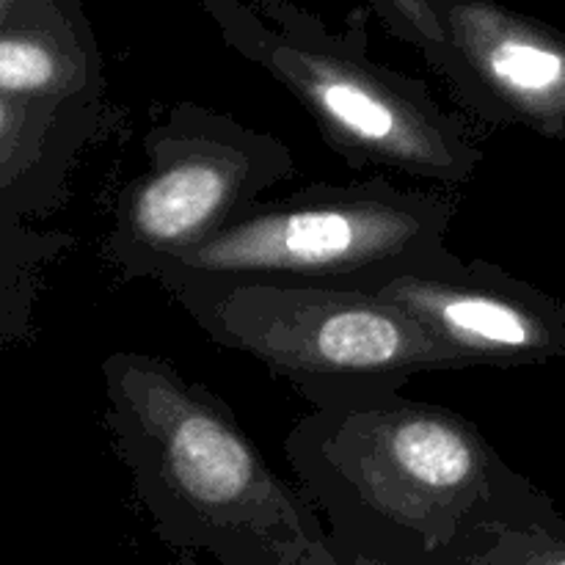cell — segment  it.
Here are the masks:
<instances>
[{
    "label": "cell",
    "instance_id": "6da1fadb",
    "mask_svg": "<svg viewBox=\"0 0 565 565\" xmlns=\"http://www.w3.org/2000/svg\"><path fill=\"white\" fill-rule=\"evenodd\" d=\"M285 452L337 550L390 565H463L550 500L472 419L403 395L315 408Z\"/></svg>",
    "mask_w": 565,
    "mask_h": 565
},
{
    "label": "cell",
    "instance_id": "5b68a950",
    "mask_svg": "<svg viewBox=\"0 0 565 565\" xmlns=\"http://www.w3.org/2000/svg\"><path fill=\"white\" fill-rule=\"evenodd\" d=\"M171 296L210 340L290 381L315 408L386 401L417 375L463 370L375 292L232 285Z\"/></svg>",
    "mask_w": 565,
    "mask_h": 565
},
{
    "label": "cell",
    "instance_id": "8fae6325",
    "mask_svg": "<svg viewBox=\"0 0 565 565\" xmlns=\"http://www.w3.org/2000/svg\"><path fill=\"white\" fill-rule=\"evenodd\" d=\"M66 248L64 232L0 226V353L31 340L47 270Z\"/></svg>",
    "mask_w": 565,
    "mask_h": 565
},
{
    "label": "cell",
    "instance_id": "30bf717a",
    "mask_svg": "<svg viewBox=\"0 0 565 565\" xmlns=\"http://www.w3.org/2000/svg\"><path fill=\"white\" fill-rule=\"evenodd\" d=\"M0 94L103 105L105 72L81 0H28L0 22Z\"/></svg>",
    "mask_w": 565,
    "mask_h": 565
},
{
    "label": "cell",
    "instance_id": "9c48e42d",
    "mask_svg": "<svg viewBox=\"0 0 565 565\" xmlns=\"http://www.w3.org/2000/svg\"><path fill=\"white\" fill-rule=\"evenodd\" d=\"M103 105H55L0 94V226H31L66 202L72 171Z\"/></svg>",
    "mask_w": 565,
    "mask_h": 565
},
{
    "label": "cell",
    "instance_id": "5bb4252c",
    "mask_svg": "<svg viewBox=\"0 0 565 565\" xmlns=\"http://www.w3.org/2000/svg\"><path fill=\"white\" fill-rule=\"evenodd\" d=\"M340 557H342V563H345V565H390V563L375 561V557L359 555V552H342L340 550Z\"/></svg>",
    "mask_w": 565,
    "mask_h": 565
},
{
    "label": "cell",
    "instance_id": "7a4b0ae2",
    "mask_svg": "<svg viewBox=\"0 0 565 565\" xmlns=\"http://www.w3.org/2000/svg\"><path fill=\"white\" fill-rule=\"evenodd\" d=\"M103 381L108 428L166 544L221 565H345L307 494L207 386L141 351L110 353Z\"/></svg>",
    "mask_w": 565,
    "mask_h": 565
},
{
    "label": "cell",
    "instance_id": "52a82bcc",
    "mask_svg": "<svg viewBox=\"0 0 565 565\" xmlns=\"http://www.w3.org/2000/svg\"><path fill=\"white\" fill-rule=\"evenodd\" d=\"M375 296L412 318L463 370L565 359V301L489 259L447 254Z\"/></svg>",
    "mask_w": 565,
    "mask_h": 565
},
{
    "label": "cell",
    "instance_id": "8992f818",
    "mask_svg": "<svg viewBox=\"0 0 565 565\" xmlns=\"http://www.w3.org/2000/svg\"><path fill=\"white\" fill-rule=\"evenodd\" d=\"M143 149L147 171L119 193L105 243L127 279H152L296 169L279 138L196 103L174 105L147 132Z\"/></svg>",
    "mask_w": 565,
    "mask_h": 565
},
{
    "label": "cell",
    "instance_id": "277c9868",
    "mask_svg": "<svg viewBox=\"0 0 565 565\" xmlns=\"http://www.w3.org/2000/svg\"><path fill=\"white\" fill-rule=\"evenodd\" d=\"M456 204L406 191L386 177L301 188L259 202L152 281L166 292L232 285H290L379 292L450 254Z\"/></svg>",
    "mask_w": 565,
    "mask_h": 565
},
{
    "label": "cell",
    "instance_id": "9a60e30c",
    "mask_svg": "<svg viewBox=\"0 0 565 565\" xmlns=\"http://www.w3.org/2000/svg\"><path fill=\"white\" fill-rule=\"evenodd\" d=\"M22 3H28V0H0V22L9 20V17L14 14Z\"/></svg>",
    "mask_w": 565,
    "mask_h": 565
},
{
    "label": "cell",
    "instance_id": "3957f363",
    "mask_svg": "<svg viewBox=\"0 0 565 565\" xmlns=\"http://www.w3.org/2000/svg\"><path fill=\"white\" fill-rule=\"evenodd\" d=\"M226 42L274 75L318 125L323 141L353 169L463 185L483 152L467 125L441 108L423 81L379 64L367 28L353 17L329 33L287 0H204Z\"/></svg>",
    "mask_w": 565,
    "mask_h": 565
},
{
    "label": "cell",
    "instance_id": "7c38bea8",
    "mask_svg": "<svg viewBox=\"0 0 565 565\" xmlns=\"http://www.w3.org/2000/svg\"><path fill=\"white\" fill-rule=\"evenodd\" d=\"M463 565H565V516L552 500L502 524Z\"/></svg>",
    "mask_w": 565,
    "mask_h": 565
},
{
    "label": "cell",
    "instance_id": "ba28073f",
    "mask_svg": "<svg viewBox=\"0 0 565 565\" xmlns=\"http://www.w3.org/2000/svg\"><path fill=\"white\" fill-rule=\"evenodd\" d=\"M452 92L489 125L565 141V33L494 0H439Z\"/></svg>",
    "mask_w": 565,
    "mask_h": 565
},
{
    "label": "cell",
    "instance_id": "4fadbf2b",
    "mask_svg": "<svg viewBox=\"0 0 565 565\" xmlns=\"http://www.w3.org/2000/svg\"><path fill=\"white\" fill-rule=\"evenodd\" d=\"M375 11L395 36L417 47L447 83H456V55L441 20L439 0H373Z\"/></svg>",
    "mask_w": 565,
    "mask_h": 565
}]
</instances>
